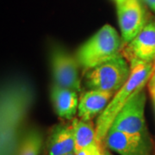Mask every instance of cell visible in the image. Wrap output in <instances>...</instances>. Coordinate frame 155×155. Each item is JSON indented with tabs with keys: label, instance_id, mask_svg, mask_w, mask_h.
I'll list each match as a JSON object with an SVG mask.
<instances>
[{
	"label": "cell",
	"instance_id": "obj_1",
	"mask_svg": "<svg viewBox=\"0 0 155 155\" xmlns=\"http://www.w3.org/2000/svg\"><path fill=\"white\" fill-rule=\"evenodd\" d=\"M34 100V88L24 79L11 80L1 90V155H16L19 132Z\"/></svg>",
	"mask_w": 155,
	"mask_h": 155
},
{
	"label": "cell",
	"instance_id": "obj_2",
	"mask_svg": "<svg viewBox=\"0 0 155 155\" xmlns=\"http://www.w3.org/2000/svg\"><path fill=\"white\" fill-rule=\"evenodd\" d=\"M129 64L131 73L128 80L116 91L104 112L97 116L96 122L97 141L101 145L104 144V140L118 113L140 89L144 88L153 76V62L134 60L129 61Z\"/></svg>",
	"mask_w": 155,
	"mask_h": 155
},
{
	"label": "cell",
	"instance_id": "obj_3",
	"mask_svg": "<svg viewBox=\"0 0 155 155\" xmlns=\"http://www.w3.org/2000/svg\"><path fill=\"white\" fill-rule=\"evenodd\" d=\"M122 44L123 40L116 29L105 24L78 48L75 57L79 66L88 71L120 55Z\"/></svg>",
	"mask_w": 155,
	"mask_h": 155
},
{
	"label": "cell",
	"instance_id": "obj_4",
	"mask_svg": "<svg viewBox=\"0 0 155 155\" xmlns=\"http://www.w3.org/2000/svg\"><path fill=\"white\" fill-rule=\"evenodd\" d=\"M130 73V64L120 54L88 70L84 75V85L89 90L116 92L126 84Z\"/></svg>",
	"mask_w": 155,
	"mask_h": 155
},
{
	"label": "cell",
	"instance_id": "obj_5",
	"mask_svg": "<svg viewBox=\"0 0 155 155\" xmlns=\"http://www.w3.org/2000/svg\"><path fill=\"white\" fill-rule=\"evenodd\" d=\"M49 62L53 84L76 92L80 91V66L75 55L71 54L61 46H53L50 49Z\"/></svg>",
	"mask_w": 155,
	"mask_h": 155
},
{
	"label": "cell",
	"instance_id": "obj_6",
	"mask_svg": "<svg viewBox=\"0 0 155 155\" xmlns=\"http://www.w3.org/2000/svg\"><path fill=\"white\" fill-rule=\"evenodd\" d=\"M144 88L140 89L118 113L110 130L131 134H149L145 120L147 95Z\"/></svg>",
	"mask_w": 155,
	"mask_h": 155
},
{
	"label": "cell",
	"instance_id": "obj_7",
	"mask_svg": "<svg viewBox=\"0 0 155 155\" xmlns=\"http://www.w3.org/2000/svg\"><path fill=\"white\" fill-rule=\"evenodd\" d=\"M106 148L119 155H152L150 134H131L110 130L104 140Z\"/></svg>",
	"mask_w": 155,
	"mask_h": 155
},
{
	"label": "cell",
	"instance_id": "obj_8",
	"mask_svg": "<svg viewBox=\"0 0 155 155\" xmlns=\"http://www.w3.org/2000/svg\"><path fill=\"white\" fill-rule=\"evenodd\" d=\"M116 9L122 38L127 44L147 23V13L140 0H126L116 5Z\"/></svg>",
	"mask_w": 155,
	"mask_h": 155
},
{
	"label": "cell",
	"instance_id": "obj_9",
	"mask_svg": "<svg viewBox=\"0 0 155 155\" xmlns=\"http://www.w3.org/2000/svg\"><path fill=\"white\" fill-rule=\"evenodd\" d=\"M128 62L155 61V21H148L142 30L128 42L123 50V54Z\"/></svg>",
	"mask_w": 155,
	"mask_h": 155
},
{
	"label": "cell",
	"instance_id": "obj_10",
	"mask_svg": "<svg viewBox=\"0 0 155 155\" xmlns=\"http://www.w3.org/2000/svg\"><path fill=\"white\" fill-rule=\"evenodd\" d=\"M116 92L99 90H89L81 94L78 104V115L80 119L92 121L100 116L110 104Z\"/></svg>",
	"mask_w": 155,
	"mask_h": 155
},
{
	"label": "cell",
	"instance_id": "obj_11",
	"mask_svg": "<svg viewBox=\"0 0 155 155\" xmlns=\"http://www.w3.org/2000/svg\"><path fill=\"white\" fill-rule=\"evenodd\" d=\"M50 97L54 110L60 118L67 121L75 118L79 104L78 92L53 84Z\"/></svg>",
	"mask_w": 155,
	"mask_h": 155
},
{
	"label": "cell",
	"instance_id": "obj_12",
	"mask_svg": "<svg viewBox=\"0 0 155 155\" xmlns=\"http://www.w3.org/2000/svg\"><path fill=\"white\" fill-rule=\"evenodd\" d=\"M48 155H65L75 153L72 122L59 124L53 128L48 141Z\"/></svg>",
	"mask_w": 155,
	"mask_h": 155
},
{
	"label": "cell",
	"instance_id": "obj_13",
	"mask_svg": "<svg viewBox=\"0 0 155 155\" xmlns=\"http://www.w3.org/2000/svg\"><path fill=\"white\" fill-rule=\"evenodd\" d=\"M75 140V153L87 147L97 141L96 124L92 121H85L80 118L72 120Z\"/></svg>",
	"mask_w": 155,
	"mask_h": 155
},
{
	"label": "cell",
	"instance_id": "obj_14",
	"mask_svg": "<svg viewBox=\"0 0 155 155\" xmlns=\"http://www.w3.org/2000/svg\"><path fill=\"white\" fill-rule=\"evenodd\" d=\"M42 145L41 133L36 128H30L20 139L16 155H40Z\"/></svg>",
	"mask_w": 155,
	"mask_h": 155
},
{
	"label": "cell",
	"instance_id": "obj_15",
	"mask_svg": "<svg viewBox=\"0 0 155 155\" xmlns=\"http://www.w3.org/2000/svg\"><path fill=\"white\" fill-rule=\"evenodd\" d=\"M76 155H104V147L97 141L75 153Z\"/></svg>",
	"mask_w": 155,
	"mask_h": 155
},
{
	"label": "cell",
	"instance_id": "obj_16",
	"mask_svg": "<svg viewBox=\"0 0 155 155\" xmlns=\"http://www.w3.org/2000/svg\"><path fill=\"white\" fill-rule=\"evenodd\" d=\"M148 89H149L150 94L153 97H155V73L152 76L148 84Z\"/></svg>",
	"mask_w": 155,
	"mask_h": 155
},
{
	"label": "cell",
	"instance_id": "obj_17",
	"mask_svg": "<svg viewBox=\"0 0 155 155\" xmlns=\"http://www.w3.org/2000/svg\"><path fill=\"white\" fill-rule=\"evenodd\" d=\"M143 1L153 11H155V0H143Z\"/></svg>",
	"mask_w": 155,
	"mask_h": 155
},
{
	"label": "cell",
	"instance_id": "obj_18",
	"mask_svg": "<svg viewBox=\"0 0 155 155\" xmlns=\"http://www.w3.org/2000/svg\"><path fill=\"white\" fill-rule=\"evenodd\" d=\"M104 155H114L112 153L110 152V150L106 148L105 147H104Z\"/></svg>",
	"mask_w": 155,
	"mask_h": 155
},
{
	"label": "cell",
	"instance_id": "obj_19",
	"mask_svg": "<svg viewBox=\"0 0 155 155\" xmlns=\"http://www.w3.org/2000/svg\"><path fill=\"white\" fill-rule=\"evenodd\" d=\"M115 1V3H116V5H120V4H122L123 2H125L126 0H114Z\"/></svg>",
	"mask_w": 155,
	"mask_h": 155
},
{
	"label": "cell",
	"instance_id": "obj_20",
	"mask_svg": "<svg viewBox=\"0 0 155 155\" xmlns=\"http://www.w3.org/2000/svg\"><path fill=\"white\" fill-rule=\"evenodd\" d=\"M155 72V61H154V63H153V73Z\"/></svg>",
	"mask_w": 155,
	"mask_h": 155
},
{
	"label": "cell",
	"instance_id": "obj_21",
	"mask_svg": "<svg viewBox=\"0 0 155 155\" xmlns=\"http://www.w3.org/2000/svg\"><path fill=\"white\" fill-rule=\"evenodd\" d=\"M152 98H153V104H154V109H155V97H152Z\"/></svg>",
	"mask_w": 155,
	"mask_h": 155
},
{
	"label": "cell",
	"instance_id": "obj_22",
	"mask_svg": "<svg viewBox=\"0 0 155 155\" xmlns=\"http://www.w3.org/2000/svg\"><path fill=\"white\" fill-rule=\"evenodd\" d=\"M65 155H76L75 153H68V154H65Z\"/></svg>",
	"mask_w": 155,
	"mask_h": 155
},
{
	"label": "cell",
	"instance_id": "obj_23",
	"mask_svg": "<svg viewBox=\"0 0 155 155\" xmlns=\"http://www.w3.org/2000/svg\"><path fill=\"white\" fill-rule=\"evenodd\" d=\"M154 73H155V72H154ZM154 73H153V74H154Z\"/></svg>",
	"mask_w": 155,
	"mask_h": 155
}]
</instances>
